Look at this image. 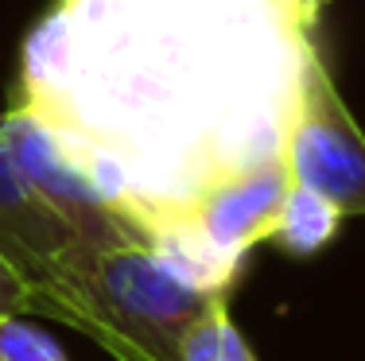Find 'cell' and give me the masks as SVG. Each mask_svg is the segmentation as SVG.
<instances>
[{
  "label": "cell",
  "instance_id": "8992f818",
  "mask_svg": "<svg viewBox=\"0 0 365 361\" xmlns=\"http://www.w3.org/2000/svg\"><path fill=\"white\" fill-rule=\"evenodd\" d=\"M346 214L338 210L330 199H323L319 191L311 187H292L288 202H284V214H280V226L268 241H276V248L292 256H315L319 248H327L334 241L338 226H342Z\"/></svg>",
  "mask_w": 365,
  "mask_h": 361
},
{
  "label": "cell",
  "instance_id": "ba28073f",
  "mask_svg": "<svg viewBox=\"0 0 365 361\" xmlns=\"http://www.w3.org/2000/svg\"><path fill=\"white\" fill-rule=\"evenodd\" d=\"M0 361H71V357L39 326L8 315V319H0Z\"/></svg>",
  "mask_w": 365,
  "mask_h": 361
},
{
  "label": "cell",
  "instance_id": "9c48e42d",
  "mask_svg": "<svg viewBox=\"0 0 365 361\" xmlns=\"http://www.w3.org/2000/svg\"><path fill=\"white\" fill-rule=\"evenodd\" d=\"M28 295H31L28 280H24L20 272H16L12 264H8L4 256H0V319L28 311Z\"/></svg>",
  "mask_w": 365,
  "mask_h": 361
},
{
  "label": "cell",
  "instance_id": "6da1fadb",
  "mask_svg": "<svg viewBox=\"0 0 365 361\" xmlns=\"http://www.w3.org/2000/svg\"><path fill=\"white\" fill-rule=\"evenodd\" d=\"M330 0H55L12 109L160 237L210 187L284 156Z\"/></svg>",
  "mask_w": 365,
  "mask_h": 361
},
{
  "label": "cell",
  "instance_id": "277c9868",
  "mask_svg": "<svg viewBox=\"0 0 365 361\" xmlns=\"http://www.w3.org/2000/svg\"><path fill=\"white\" fill-rule=\"evenodd\" d=\"M292 187H295V179H292L288 152H284V156H272V159L257 163V167L241 171V175L225 179L218 187H210L202 194V202L195 206L190 221L179 229L198 237L237 276L249 248L276 234Z\"/></svg>",
  "mask_w": 365,
  "mask_h": 361
},
{
  "label": "cell",
  "instance_id": "3957f363",
  "mask_svg": "<svg viewBox=\"0 0 365 361\" xmlns=\"http://www.w3.org/2000/svg\"><path fill=\"white\" fill-rule=\"evenodd\" d=\"M292 179L330 199L346 218H365V132L346 109L323 51L303 74V98L288 136Z\"/></svg>",
  "mask_w": 365,
  "mask_h": 361
},
{
  "label": "cell",
  "instance_id": "7a4b0ae2",
  "mask_svg": "<svg viewBox=\"0 0 365 361\" xmlns=\"http://www.w3.org/2000/svg\"><path fill=\"white\" fill-rule=\"evenodd\" d=\"M214 295L182 280L148 245L78 248L43 288L28 311L82 330L113 361H182V342Z\"/></svg>",
  "mask_w": 365,
  "mask_h": 361
},
{
  "label": "cell",
  "instance_id": "52a82bcc",
  "mask_svg": "<svg viewBox=\"0 0 365 361\" xmlns=\"http://www.w3.org/2000/svg\"><path fill=\"white\" fill-rule=\"evenodd\" d=\"M182 361H257L249 338L230 319L225 295H214L202 319L190 326L187 342H182Z\"/></svg>",
  "mask_w": 365,
  "mask_h": 361
},
{
  "label": "cell",
  "instance_id": "5b68a950",
  "mask_svg": "<svg viewBox=\"0 0 365 361\" xmlns=\"http://www.w3.org/2000/svg\"><path fill=\"white\" fill-rule=\"evenodd\" d=\"M78 248H90L63 221L28 171L20 167L12 144H8L4 113H0V256L28 280V288H43ZM31 299V295H28Z\"/></svg>",
  "mask_w": 365,
  "mask_h": 361
}]
</instances>
